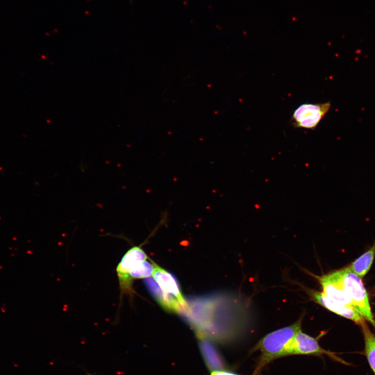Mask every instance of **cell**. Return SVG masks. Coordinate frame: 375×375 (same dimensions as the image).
I'll return each instance as SVG.
<instances>
[{"mask_svg": "<svg viewBox=\"0 0 375 375\" xmlns=\"http://www.w3.org/2000/svg\"><path fill=\"white\" fill-rule=\"evenodd\" d=\"M303 316L293 324L272 332L259 340L252 350L259 351L260 357L254 373L260 371L267 365L279 358L286 357L291 343L296 334L301 330Z\"/></svg>", "mask_w": 375, "mask_h": 375, "instance_id": "cell-1", "label": "cell"}, {"mask_svg": "<svg viewBox=\"0 0 375 375\" xmlns=\"http://www.w3.org/2000/svg\"><path fill=\"white\" fill-rule=\"evenodd\" d=\"M350 298L354 306L364 317L375 328L367 293L361 278L348 267L332 273Z\"/></svg>", "mask_w": 375, "mask_h": 375, "instance_id": "cell-2", "label": "cell"}, {"mask_svg": "<svg viewBox=\"0 0 375 375\" xmlns=\"http://www.w3.org/2000/svg\"><path fill=\"white\" fill-rule=\"evenodd\" d=\"M330 107V102L303 104L294 111L292 118V124L297 128L315 129Z\"/></svg>", "mask_w": 375, "mask_h": 375, "instance_id": "cell-3", "label": "cell"}, {"mask_svg": "<svg viewBox=\"0 0 375 375\" xmlns=\"http://www.w3.org/2000/svg\"><path fill=\"white\" fill-rule=\"evenodd\" d=\"M319 338L311 337L302 332H298L293 338L286 357L291 356H327L332 359L343 363L344 362L336 355L322 348L319 344Z\"/></svg>", "mask_w": 375, "mask_h": 375, "instance_id": "cell-4", "label": "cell"}, {"mask_svg": "<svg viewBox=\"0 0 375 375\" xmlns=\"http://www.w3.org/2000/svg\"><path fill=\"white\" fill-rule=\"evenodd\" d=\"M148 256L141 246H135L130 249L123 256L117 267L121 297L125 294L131 295L133 281L129 276L131 269L137 263L147 260Z\"/></svg>", "mask_w": 375, "mask_h": 375, "instance_id": "cell-5", "label": "cell"}, {"mask_svg": "<svg viewBox=\"0 0 375 375\" xmlns=\"http://www.w3.org/2000/svg\"><path fill=\"white\" fill-rule=\"evenodd\" d=\"M314 300L327 310L361 325L365 320L355 308L338 303L331 300L323 292H311Z\"/></svg>", "mask_w": 375, "mask_h": 375, "instance_id": "cell-6", "label": "cell"}, {"mask_svg": "<svg viewBox=\"0 0 375 375\" xmlns=\"http://www.w3.org/2000/svg\"><path fill=\"white\" fill-rule=\"evenodd\" d=\"M319 280L322 292L329 298L338 303L356 308L347 293L332 273L320 277Z\"/></svg>", "mask_w": 375, "mask_h": 375, "instance_id": "cell-7", "label": "cell"}, {"mask_svg": "<svg viewBox=\"0 0 375 375\" xmlns=\"http://www.w3.org/2000/svg\"><path fill=\"white\" fill-rule=\"evenodd\" d=\"M152 276L164 291L178 300L183 307L186 305V301L182 295L179 283L174 275L155 264Z\"/></svg>", "mask_w": 375, "mask_h": 375, "instance_id": "cell-8", "label": "cell"}, {"mask_svg": "<svg viewBox=\"0 0 375 375\" xmlns=\"http://www.w3.org/2000/svg\"><path fill=\"white\" fill-rule=\"evenodd\" d=\"M144 282L150 294L164 308L180 312L183 306L178 300L164 291L153 277L144 279Z\"/></svg>", "mask_w": 375, "mask_h": 375, "instance_id": "cell-9", "label": "cell"}, {"mask_svg": "<svg viewBox=\"0 0 375 375\" xmlns=\"http://www.w3.org/2000/svg\"><path fill=\"white\" fill-rule=\"evenodd\" d=\"M199 339L200 347L209 370L212 372L223 369L225 367L220 355L212 343L203 337Z\"/></svg>", "mask_w": 375, "mask_h": 375, "instance_id": "cell-10", "label": "cell"}, {"mask_svg": "<svg viewBox=\"0 0 375 375\" xmlns=\"http://www.w3.org/2000/svg\"><path fill=\"white\" fill-rule=\"evenodd\" d=\"M375 256V241L372 247L356 259L348 268L361 278L369 271Z\"/></svg>", "mask_w": 375, "mask_h": 375, "instance_id": "cell-11", "label": "cell"}, {"mask_svg": "<svg viewBox=\"0 0 375 375\" xmlns=\"http://www.w3.org/2000/svg\"><path fill=\"white\" fill-rule=\"evenodd\" d=\"M361 326L365 342V354L368 363L375 374V335L370 330L366 322Z\"/></svg>", "mask_w": 375, "mask_h": 375, "instance_id": "cell-12", "label": "cell"}, {"mask_svg": "<svg viewBox=\"0 0 375 375\" xmlns=\"http://www.w3.org/2000/svg\"><path fill=\"white\" fill-rule=\"evenodd\" d=\"M155 271V263H151L147 260L139 262L131 269L129 276L134 279H145L152 276Z\"/></svg>", "mask_w": 375, "mask_h": 375, "instance_id": "cell-13", "label": "cell"}, {"mask_svg": "<svg viewBox=\"0 0 375 375\" xmlns=\"http://www.w3.org/2000/svg\"><path fill=\"white\" fill-rule=\"evenodd\" d=\"M211 375H240L235 372L226 370H216L212 371ZM252 375H261L260 373H253Z\"/></svg>", "mask_w": 375, "mask_h": 375, "instance_id": "cell-14", "label": "cell"}, {"mask_svg": "<svg viewBox=\"0 0 375 375\" xmlns=\"http://www.w3.org/2000/svg\"><path fill=\"white\" fill-rule=\"evenodd\" d=\"M86 374H89V375H96V374H92V373H86Z\"/></svg>", "mask_w": 375, "mask_h": 375, "instance_id": "cell-15", "label": "cell"}]
</instances>
